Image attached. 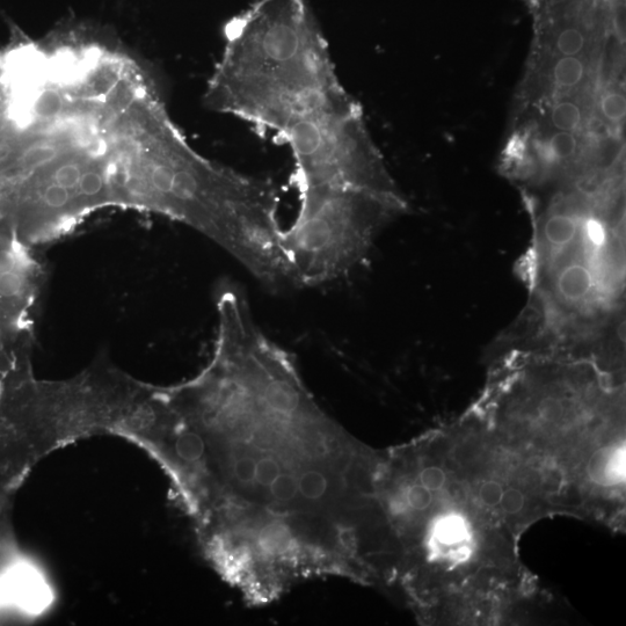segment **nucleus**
I'll return each mask as SVG.
<instances>
[{
	"mask_svg": "<svg viewBox=\"0 0 626 626\" xmlns=\"http://www.w3.org/2000/svg\"><path fill=\"white\" fill-rule=\"evenodd\" d=\"M213 358L164 388L169 412L143 449L162 465L203 553L265 604L316 577H373L380 456L318 405L245 296L216 302Z\"/></svg>",
	"mask_w": 626,
	"mask_h": 626,
	"instance_id": "nucleus-1",
	"label": "nucleus"
},
{
	"mask_svg": "<svg viewBox=\"0 0 626 626\" xmlns=\"http://www.w3.org/2000/svg\"><path fill=\"white\" fill-rule=\"evenodd\" d=\"M585 75L584 63L573 56H563L553 68V79L562 89H571L582 82Z\"/></svg>",
	"mask_w": 626,
	"mask_h": 626,
	"instance_id": "nucleus-9",
	"label": "nucleus"
},
{
	"mask_svg": "<svg viewBox=\"0 0 626 626\" xmlns=\"http://www.w3.org/2000/svg\"><path fill=\"white\" fill-rule=\"evenodd\" d=\"M20 486L0 473V575L16 562L18 547L12 524L13 498Z\"/></svg>",
	"mask_w": 626,
	"mask_h": 626,
	"instance_id": "nucleus-8",
	"label": "nucleus"
},
{
	"mask_svg": "<svg viewBox=\"0 0 626 626\" xmlns=\"http://www.w3.org/2000/svg\"><path fill=\"white\" fill-rule=\"evenodd\" d=\"M283 142L295 160L298 188L354 187L402 198L371 143L360 109L297 129Z\"/></svg>",
	"mask_w": 626,
	"mask_h": 626,
	"instance_id": "nucleus-6",
	"label": "nucleus"
},
{
	"mask_svg": "<svg viewBox=\"0 0 626 626\" xmlns=\"http://www.w3.org/2000/svg\"><path fill=\"white\" fill-rule=\"evenodd\" d=\"M587 38L584 29L579 25L567 24L559 29L556 49L563 56H577L586 46Z\"/></svg>",
	"mask_w": 626,
	"mask_h": 626,
	"instance_id": "nucleus-11",
	"label": "nucleus"
},
{
	"mask_svg": "<svg viewBox=\"0 0 626 626\" xmlns=\"http://www.w3.org/2000/svg\"><path fill=\"white\" fill-rule=\"evenodd\" d=\"M149 384L105 361L68 381H40L32 363L0 381V434L35 467L55 450L96 435H118L147 396Z\"/></svg>",
	"mask_w": 626,
	"mask_h": 626,
	"instance_id": "nucleus-4",
	"label": "nucleus"
},
{
	"mask_svg": "<svg viewBox=\"0 0 626 626\" xmlns=\"http://www.w3.org/2000/svg\"><path fill=\"white\" fill-rule=\"evenodd\" d=\"M578 140L571 131H559L550 137L547 144L549 162H566L577 154Z\"/></svg>",
	"mask_w": 626,
	"mask_h": 626,
	"instance_id": "nucleus-10",
	"label": "nucleus"
},
{
	"mask_svg": "<svg viewBox=\"0 0 626 626\" xmlns=\"http://www.w3.org/2000/svg\"><path fill=\"white\" fill-rule=\"evenodd\" d=\"M298 192L296 218L281 234L296 286L322 285L351 272L406 208L403 198L354 187L308 186Z\"/></svg>",
	"mask_w": 626,
	"mask_h": 626,
	"instance_id": "nucleus-5",
	"label": "nucleus"
},
{
	"mask_svg": "<svg viewBox=\"0 0 626 626\" xmlns=\"http://www.w3.org/2000/svg\"><path fill=\"white\" fill-rule=\"evenodd\" d=\"M0 112V229L29 249L141 210L181 136L141 65L79 29L3 56Z\"/></svg>",
	"mask_w": 626,
	"mask_h": 626,
	"instance_id": "nucleus-2",
	"label": "nucleus"
},
{
	"mask_svg": "<svg viewBox=\"0 0 626 626\" xmlns=\"http://www.w3.org/2000/svg\"><path fill=\"white\" fill-rule=\"evenodd\" d=\"M551 121L553 127L559 131L577 130L582 122V114L577 104L572 101H562L552 108Z\"/></svg>",
	"mask_w": 626,
	"mask_h": 626,
	"instance_id": "nucleus-12",
	"label": "nucleus"
},
{
	"mask_svg": "<svg viewBox=\"0 0 626 626\" xmlns=\"http://www.w3.org/2000/svg\"><path fill=\"white\" fill-rule=\"evenodd\" d=\"M601 112L604 119L611 123H621L626 114V101L621 93L610 92L601 100Z\"/></svg>",
	"mask_w": 626,
	"mask_h": 626,
	"instance_id": "nucleus-13",
	"label": "nucleus"
},
{
	"mask_svg": "<svg viewBox=\"0 0 626 626\" xmlns=\"http://www.w3.org/2000/svg\"><path fill=\"white\" fill-rule=\"evenodd\" d=\"M206 104L281 140L358 111L309 0H257L224 27Z\"/></svg>",
	"mask_w": 626,
	"mask_h": 626,
	"instance_id": "nucleus-3",
	"label": "nucleus"
},
{
	"mask_svg": "<svg viewBox=\"0 0 626 626\" xmlns=\"http://www.w3.org/2000/svg\"><path fill=\"white\" fill-rule=\"evenodd\" d=\"M42 281L34 250L0 234V378L32 359Z\"/></svg>",
	"mask_w": 626,
	"mask_h": 626,
	"instance_id": "nucleus-7",
	"label": "nucleus"
}]
</instances>
